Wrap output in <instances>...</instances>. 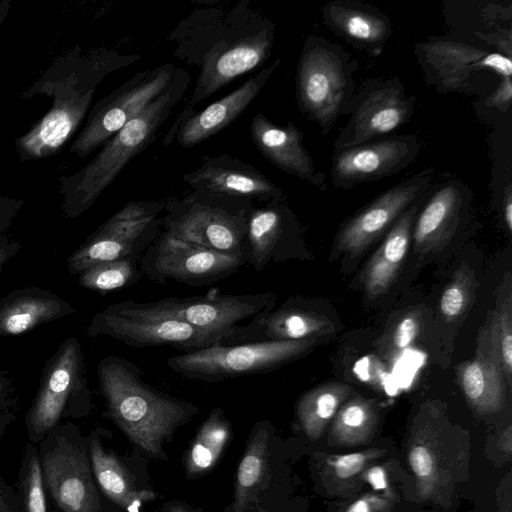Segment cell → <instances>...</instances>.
<instances>
[{"label": "cell", "mask_w": 512, "mask_h": 512, "mask_svg": "<svg viewBox=\"0 0 512 512\" xmlns=\"http://www.w3.org/2000/svg\"><path fill=\"white\" fill-rule=\"evenodd\" d=\"M17 492L23 512H49L38 448L31 444L23 454Z\"/></svg>", "instance_id": "obj_36"}, {"label": "cell", "mask_w": 512, "mask_h": 512, "mask_svg": "<svg viewBox=\"0 0 512 512\" xmlns=\"http://www.w3.org/2000/svg\"><path fill=\"white\" fill-rule=\"evenodd\" d=\"M503 215L504 222L509 232L512 231V191L511 186L508 185L504 195L503 201Z\"/></svg>", "instance_id": "obj_48"}, {"label": "cell", "mask_w": 512, "mask_h": 512, "mask_svg": "<svg viewBox=\"0 0 512 512\" xmlns=\"http://www.w3.org/2000/svg\"><path fill=\"white\" fill-rule=\"evenodd\" d=\"M418 204L409 207L397 219L366 264L362 283L369 299L380 297L394 283L408 252Z\"/></svg>", "instance_id": "obj_27"}, {"label": "cell", "mask_w": 512, "mask_h": 512, "mask_svg": "<svg viewBox=\"0 0 512 512\" xmlns=\"http://www.w3.org/2000/svg\"><path fill=\"white\" fill-rule=\"evenodd\" d=\"M167 512H187L182 506L180 505H171Z\"/></svg>", "instance_id": "obj_50"}, {"label": "cell", "mask_w": 512, "mask_h": 512, "mask_svg": "<svg viewBox=\"0 0 512 512\" xmlns=\"http://www.w3.org/2000/svg\"><path fill=\"white\" fill-rule=\"evenodd\" d=\"M380 421V409L373 399L356 395L339 408L327 434L333 447H359L372 442Z\"/></svg>", "instance_id": "obj_30"}, {"label": "cell", "mask_w": 512, "mask_h": 512, "mask_svg": "<svg viewBox=\"0 0 512 512\" xmlns=\"http://www.w3.org/2000/svg\"><path fill=\"white\" fill-rule=\"evenodd\" d=\"M61 512V511H60Z\"/></svg>", "instance_id": "obj_51"}, {"label": "cell", "mask_w": 512, "mask_h": 512, "mask_svg": "<svg viewBox=\"0 0 512 512\" xmlns=\"http://www.w3.org/2000/svg\"><path fill=\"white\" fill-rule=\"evenodd\" d=\"M102 49L82 52L74 47L57 57L21 94L23 99L46 95L52 105L31 128L15 140L21 161L57 154L76 133L92 103L97 85L114 64Z\"/></svg>", "instance_id": "obj_1"}, {"label": "cell", "mask_w": 512, "mask_h": 512, "mask_svg": "<svg viewBox=\"0 0 512 512\" xmlns=\"http://www.w3.org/2000/svg\"><path fill=\"white\" fill-rule=\"evenodd\" d=\"M427 196L411 234L415 250L422 254L448 242L471 202L469 188L455 178L432 185Z\"/></svg>", "instance_id": "obj_18"}, {"label": "cell", "mask_w": 512, "mask_h": 512, "mask_svg": "<svg viewBox=\"0 0 512 512\" xmlns=\"http://www.w3.org/2000/svg\"><path fill=\"white\" fill-rule=\"evenodd\" d=\"M418 60L426 79L441 90H458L475 72L489 70L501 77L512 76L511 59L450 40L435 39L418 44Z\"/></svg>", "instance_id": "obj_17"}, {"label": "cell", "mask_w": 512, "mask_h": 512, "mask_svg": "<svg viewBox=\"0 0 512 512\" xmlns=\"http://www.w3.org/2000/svg\"><path fill=\"white\" fill-rule=\"evenodd\" d=\"M230 434L231 426L222 409L212 410L191 445L187 456V472L196 475L212 468Z\"/></svg>", "instance_id": "obj_33"}, {"label": "cell", "mask_w": 512, "mask_h": 512, "mask_svg": "<svg viewBox=\"0 0 512 512\" xmlns=\"http://www.w3.org/2000/svg\"><path fill=\"white\" fill-rule=\"evenodd\" d=\"M89 457L94 477L104 494L129 511L156 495L150 490H138L130 474L116 456L104 450L96 433L89 437Z\"/></svg>", "instance_id": "obj_29"}, {"label": "cell", "mask_w": 512, "mask_h": 512, "mask_svg": "<svg viewBox=\"0 0 512 512\" xmlns=\"http://www.w3.org/2000/svg\"><path fill=\"white\" fill-rule=\"evenodd\" d=\"M401 492L370 488L337 503L332 512H395Z\"/></svg>", "instance_id": "obj_38"}, {"label": "cell", "mask_w": 512, "mask_h": 512, "mask_svg": "<svg viewBox=\"0 0 512 512\" xmlns=\"http://www.w3.org/2000/svg\"><path fill=\"white\" fill-rule=\"evenodd\" d=\"M251 135L258 150L274 165L318 187L324 184V175L315 171L303 145V135L295 125L277 126L257 113L252 119Z\"/></svg>", "instance_id": "obj_22"}, {"label": "cell", "mask_w": 512, "mask_h": 512, "mask_svg": "<svg viewBox=\"0 0 512 512\" xmlns=\"http://www.w3.org/2000/svg\"><path fill=\"white\" fill-rule=\"evenodd\" d=\"M271 46L272 36L268 30L227 46L219 43L205 58L190 104H196L257 67L268 57Z\"/></svg>", "instance_id": "obj_20"}, {"label": "cell", "mask_w": 512, "mask_h": 512, "mask_svg": "<svg viewBox=\"0 0 512 512\" xmlns=\"http://www.w3.org/2000/svg\"><path fill=\"white\" fill-rule=\"evenodd\" d=\"M433 178L434 170L427 168L373 199L338 233L336 245L339 251L352 257L360 255L409 207L424 199L433 185Z\"/></svg>", "instance_id": "obj_15"}, {"label": "cell", "mask_w": 512, "mask_h": 512, "mask_svg": "<svg viewBox=\"0 0 512 512\" xmlns=\"http://www.w3.org/2000/svg\"><path fill=\"white\" fill-rule=\"evenodd\" d=\"M512 80L511 77H502L497 88L486 98L485 105L505 112L511 105Z\"/></svg>", "instance_id": "obj_43"}, {"label": "cell", "mask_w": 512, "mask_h": 512, "mask_svg": "<svg viewBox=\"0 0 512 512\" xmlns=\"http://www.w3.org/2000/svg\"><path fill=\"white\" fill-rule=\"evenodd\" d=\"M150 243L148 240H126L94 231L68 257L66 267L71 274L79 275L98 264L140 254Z\"/></svg>", "instance_id": "obj_32"}, {"label": "cell", "mask_w": 512, "mask_h": 512, "mask_svg": "<svg viewBox=\"0 0 512 512\" xmlns=\"http://www.w3.org/2000/svg\"><path fill=\"white\" fill-rule=\"evenodd\" d=\"M322 18L335 34L373 51L381 49L392 34L391 22L385 14L355 1L335 0L325 4Z\"/></svg>", "instance_id": "obj_26"}, {"label": "cell", "mask_w": 512, "mask_h": 512, "mask_svg": "<svg viewBox=\"0 0 512 512\" xmlns=\"http://www.w3.org/2000/svg\"><path fill=\"white\" fill-rule=\"evenodd\" d=\"M140 254L98 264L79 274L81 287L106 294L135 284L141 277Z\"/></svg>", "instance_id": "obj_35"}, {"label": "cell", "mask_w": 512, "mask_h": 512, "mask_svg": "<svg viewBox=\"0 0 512 512\" xmlns=\"http://www.w3.org/2000/svg\"><path fill=\"white\" fill-rule=\"evenodd\" d=\"M491 344L498 354L509 388L512 386V297L509 293L488 316L485 324Z\"/></svg>", "instance_id": "obj_37"}, {"label": "cell", "mask_w": 512, "mask_h": 512, "mask_svg": "<svg viewBox=\"0 0 512 512\" xmlns=\"http://www.w3.org/2000/svg\"><path fill=\"white\" fill-rule=\"evenodd\" d=\"M511 483V472H508L497 489V512H512Z\"/></svg>", "instance_id": "obj_45"}, {"label": "cell", "mask_w": 512, "mask_h": 512, "mask_svg": "<svg viewBox=\"0 0 512 512\" xmlns=\"http://www.w3.org/2000/svg\"><path fill=\"white\" fill-rule=\"evenodd\" d=\"M415 135H389L334 152L331 182L334 187H352L393 175L418 155Z\"/></svg>", "instance_id": "obj_16"}, {"label": "cell", "mask_w": 512, "mask_h": 512, "mask_svg": "<svg viewBox=\"0 0 512 512\" xmlns=\"http://www.w3.org/2000/svg\"><path fill=\"white\" fill-rule=\"evenodd\" d=\"M286 235V217L278 206L250 211L243 258L254 270L262 271L271 261L282 257Z\"/></svg>", "instance_id": "obj_28"}, {"label": "cell", "mask_w": 512, "mask_h": 512, "mask_svg": "<svg viewBox=\"0 0 512 512\" xmlns=\"http://www.w3.org/2000/svg\"><path fill=\"white\" fill-rule=\"evenodd\" d=\"M155 98L140 114L115 133L101 151L78 172L59 178L62 212L76 218L88 210L127 163L155 138L161 124L181 97L180 78Z\"/></svg>", "instance_id": "obj_4"}, {"label": "cell", "mask_w": 512, "mask_h": 512, "mask_svg": "<svg viewBox=\"0 0 512 512\" xmlns=\"http://www.w3.org/2000/svg\"><path fill=\"white\" fill-rule=\"evenodd\" d=\"M421 313L413 310L403 315L396 323L390 337L389 352L399 355L407 349L417 337L420 330Z\"/></svg>", "instance_id": "obj_41"}, {"label": "cell", "mask_w": 512, "mask_h": 512, "mask_svg": "<svg viewBox=\"0 0 512 512\" xmlns=\"http://www.w3.org/2000/svg\"><path fill=\"white\" fill-rule=\"evenodd\" d=\"M275 300L273 292H258L240 295L208 293L204 296L169 297L145 303L132 300L121 302L143 314L187 323L218 337L221 346L240 322L272 310Z\"/></svg>", "instance_id": "obj_9"}, {"label": "cell", "mask_w": 512, "mask_h": 512, "mask_svg": "<svg viewBox=\"0 0 512 512\" xmlns=\"http://www.w3.org/2000/svg\"><path fill=\"white\" fill-rule=\"evenodd\" d=\"M456 375L465 399L478 415H491L505 406L509 387L486 325L479 331L475 357L460 363Z\"/></svg>", "instance_id": "obj_19"}, {"label": "cell", "mask_w": 512, "mask_h": 512, "mask_svg": "<svg viewBox=\"0 0 512 512\" xmlns=\"http://www.w3.org/2000/svg\"><path fill=\"white\" fill-rule=\"evenodd\" d=\"M184 179L210 196L268 199L281 194L261 172L231 159L209 160Z\"/></svg>", "instance_id": "obj_21"}, {"label": "cell", "mask_w": 512, "mask_h": 512, "mask_svg": "<svg viewBox=\"0 0 512 512\" xmlns=\"http://www.w3.org/2000/svg\"><path fill=\"white\" fill-rule=\"evenodd\" d=\"M99 389L105 400V415L135 444L154 457L164 440L198 412L192 403L162 393L142 377L130 360L110 355L97 366Z\"/></svg>", "instance_id": "obj_2"}, {"label": "cell", "mask_w": 512, "mask_h": 512, "mask_svg": "<svg viewBox=\"0 0 512 512\" xmlns=\"http://www.w3.org/2000/svg\"><path fill=\"white\" fill-rule=\"evenodd\" d=\"M174 75L170 64L139 73L95 103L83 129L72 142L70 152L83 159L103 146L157 98L173 81Z\"/></svg>", "instance_id": "obj_10"}, {"label": "cell", "mask_w": 512, "mask_h": 512, "mask_svg": "<svg viewBox=\"0 0 512 512\" xmlns=\"http://www.w3.org/2000/svg\"><path fill=\"white\" fill-rule=\"evenodd\" d=\"M279 63L277 60L224 98L189 117L179 128L178 143L183 147L194 146L228 126L252 102Z\"/></svg>", "instance_id": "obj_24"}, {"label": "cell", "mask_w": 512, "mask_h": 512, "mask_svg": "<svg viewBox=\"0 0 512 512\" xmlns=\"http://www.w3.org/2000/svg\"><path fill=\"white\" fill-rule=\"evenodd\" d=\"M11 8V0H0V26L7 18Z\"/></svg>", "instance_id": "obj_49"}, {"label": "cell", "mask_w": 512, "mask_h": 512, "mask_svg": "<svg viewBox=\"0 0 512 512\" xmlns=\"http://www.w3.org/2000/svg\"><path fill=\"white\" fill-rule=\"evenodd\" d=\"M356 60L341 46L310 35L303 46L297 74L300 109L327 134L344 114L355 93Z\"/></svg>", "instance_id": "obj_5"}, {"label": "cell", "mask_w": 512, "mask_h": 512, "mask_svg": "<svg viewBox=\"0 0 512 512\" xmlns=\"http://www.w3.org/2000/svg\"><path fill=\"white\" fill-rule=\"evenodd\" d=\"M245 264L240 256L204 248L164 231L144 249L139 269L141 275L161 284L173 280L203 286L230 276Z\"/></svg>", "instance_id": "obj_12"}, {"label": "cell", "mask_w": 512, "mask_h": 512, "mask_svg": "<svg viewBox=\"0 0 512 512\" xmlns=\"http://www.w3.org/2000/svg\"><path fill=\"white\" fill-rule=\"evenodd\" d=\"M317 339L266 341L210 346L167 359L168 367L192 381L214 383L246 375L270 373L305 355Z\"/></svg>", "instance_id": "obj_7"}, {"label": "cell", "mask_w": 512, "mask_h": 512, "mask_svg": "<svg viewBox=\"0 0 512 512\" xmlns=\"http://www.w3.org/2000/svg\"><path fill=\"white\" fill-rule=\"evenodd\" d=\"M91 407L82 347L76 337L66 338L47 360L38 390L26 413L29 440L40 443L63 418L87 416Z\"/></svg>", "instance_id": "obj_6"}, {"label": "cell", "mask_w": 512, "mask_h": 512, "mask_svg": "<svg viewBox=\"0 0 512 512\" xmlns=\"http://www.w3.org/2000/svg\"><path fill=\"white\" fill-rule=\"evenodd\" d=\"M23 204L22 199L0 195V243L8 238L7 231Z\"/></svg>", "instance_id": "obj_42"}, {"label": "cell", "mask_w": 512, "mask_h": 512, "mask_svg": "<svg viewBox=\"0 0 512 512\" xmlns=\"http://www.w3.org/2000/svg\"><path fill=\"white\" fill-rule=\"evenodd\" d=\"M470 454L468 432L452 424L439 403H422L411 422L406 444L416 498L425 504L448 507L457 486L467 478Z\"/></svg>", "instance_id": "obj_3"}, {"label": "cell", "mask_w": 512, "mask_h": 512, "mask_svg": "<svg viewBox=\"0 0 512 512\" xmlns=\"http://www.w3.org/2000/svg\"><path fill=\"white\" fill-rule=\"evenodd\" d=\"M472 295V275L466 268L459 269L445 287L440 298V311L448 322L459 318L467 309Z\"/></svg>", "instance_id": "obj_39"}, {"label": "cell", "mask_w": 512, "mask_h": 512, "mask_svg": "<svg viewBox=\"0 0 512 512\" xmlns=\"http://www.w3.org/2000/svg\"><path fill=\"white\" fill-rule=\"evenodd\" d=\"M0 512H23L18 492L0 477Z\"/></svg>", "instance_id": "obj_44"}, {"label": "cell", "mask_w": 512, "mask_h": 512, "mask_svg": "<svg viewBox=\"0 0 512 512\" xmlns=\"http://www.w3.org/2000/svg\"><path fill=\"white\" fill-rule=\"evenodd\" d=\"M38 455L45 488L61 512H99L85 439L75 424H60L48 433Z\"/></svg>", "instance_id": "obj_8"}, {"label": "cell", "mask_w": 512, "mask_h": 512, "mask_svg": "<svg viewBox=\"0 0 512 512\" xmlns=\"http://www.w3.org/2000/svg\"><path fill=\"white\" fill-rule=\"evenodd\" d=\"M90 337L108 336L128 346H171L192 352L219 346L221 340L179 320L143 314L118 302L96 313L86 328Z\"/></svg>", "instance_id": "obj_11"}, {"label": "cell", "mask_w": 512, "mask_h": 512, "mask_svg": "<svg viewBox=\"0 0 512 512\" xmlns=\"http://www.w3.org/2000/svg\"><path fill=\"white\" fill-rule=\"evenodd\" d=\"M269 428L266 422L258 423L251 434L248 447L237 471L235 501L236 512L246 509L253 491L259 485L267 462Z\"/></svg>", "instance_id": "obj_34"}, {"label": "cell", "mask_w": 512, "mask_h": 512, "mask_svg": "<svg viewBox=\"0 0 512 512\" xmlns=\"http://www.w3.org/2000/svg\"><path fill=\"white\" fill-rule=\"evenodd\" d=\"M416 97L405 94L397 78L368 79L354 93L344 114L347 124L334 142V152L382 137L409 121Z\"/></svg>", "instance_id": "obj_13"}, {"label": "cell", "mask_w": 512, "mask_h": 512, "mask_svg": "<svg viewBox=\"0 0 512 512\" xmlns=\"http://www.w3.org/2000/svg\"><path fill=\"white\" fill-rule=\"evenodd\" d=\"M496 449L502 457L507 460L512 456V426L507 425L498 435L496 439Z\"/></svg>", "instance_id": "obj_46"}, {"label": "cell", "mask_w": 512, "mask_h": 512, "mask_svg": "<svg viewBox=\"0 0 512 512\" xmlns=\"http://www.w3.org/2000/svg\"><path fill=\"white\" fill-rule=\"evenodd\" d=\"M76 312L49 290L34 286L16 289L0 298V336L24 334Z\"/></svg>", "instance_id": "obj_23"}, {"label": "cell", "mask_w": 512, "mask_h": 512, "mask_svg": "<svg viewBox=\"0 0 512 512\" xmlns=\"http://www.w3.org/2000/svg\"><path fill=\"white\" fill-rule=\"evenodd\" d=\"M388 449L370 447L350 453L313 455L314 472L326 497L350 498L364 490V476L368 468L383 460Z\"/></svg>", "instance_id": "obj_25"}, {"label": "cell", "mask_w": 512, "mask_h": 512, "mask_svg": "<svg viewBox=\"0 0 512 512\" xmlns=\"http://www.w3.org/2000/svg\"><path fill=\"white\" fill-rule=\"evenodd\" d=\"M21 248L22 245L19 242L11 240L9 237L0 243V273L4 265L16 255Z\"/></svg>", "instance_id": "obj_47"}, {"label": "cell", "mask_w": 512, "mask_h": 512, "mask_svg": "<svg viewBox=\"0 0 512 512\" xmlns=\"http://www.w3.org/2000/svg\"><path fill=\"white\" fill-rule=\"evenodd\" d=\"M352 391L348 384L331 382L316 386L299 397L295 407L296 418L309 440L317 441L323 436Z\"/></svg>", "instance_id": "obj_31"}, {"label": "cell", "mask_w": 512, "mask_h": 512, "mask_svg": "<svg viewBox=\"0 0 512 512\" xmlns=\"http://www.w3.org/2000/svg\"><path fill=\"white\" fill-rule=\"evenodd\" d=\"M20 411V397L13 378L6 370H0V440L7 427L13 423Z\"/></svg>", "instance_id": "obj_40"}, {"label": "cell", "mask_w": 512, "mask_h": 512, "mask_svg": "<svg viewBox=\"0 0 512 512\" xmlns=\"http://www.w3.org/2000/svg\"><path fill=\"white\" fill-rule=\"evenodd\" d=\"M249 214L246 206L193 201L169 208L162 223L177 239L243 258Z\"/></svg>", "instance_id": "obj_14"}]
</instances>
